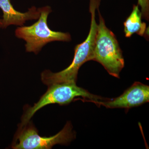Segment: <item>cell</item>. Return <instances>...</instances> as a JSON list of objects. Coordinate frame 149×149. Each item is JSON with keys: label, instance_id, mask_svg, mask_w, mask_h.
Wrapping results in <instances>:
<instances>
[{"label": "cell", "instance_id": "1", "mask_svg": "<svg viewBox=\"0 0 149 149\" xmlns=\"http://www.w3.org/2000/svg\"><path fill=\"white\" fill-rule=\"evenodd\" d=\"M101 0H90L89 11L91 14V27L88 37L74 48V56L71 64L60 72L54 73L49 70L43 71L41 80L44 84L50 85L56 83L74 82L77 81L78 70L85 62L93 61L97 24L96 20V11L99 8Z\"/></svg>", "mask_w": 149, "mask_h": 149}, {"label": "cell", "instance_id": "2", "mask_svg": "<svg viewBox=\"0 0 149 149\" xmlns=\"http://www.w3.org/2000/svg\"><path fill=\"white\" fill-rule=\"evenodd\" d=\"M99 22L94 51L93 61L99 62L110 75L119 78L125 62L115 35L108 28L99 9Z\"/></svg>", "mask_w": 149, "mask_h": 149}, {"label": "cell", "instance_id": "3", "mask_svg": "<svg viewBox=\"0 0 149 149\" xmlns=\"http://www.w3.org/2000/svg\"><path fill=\"white\" fill-rule=\"evenodd\" d=\"M40 15L38 21L29 26L17 27L15 31L17 38L26 42L25 47L27 52L39 53L45 45L54 41L70 42L71 35L68 33L51 30L47 23L49 14L52 12L49 6L40 8Z\"/></svg>", "mask_w": 149, "mask_h": 149}, {"label": "cell", "instance_id": "4", "mask_svg": "<svg viewBox=\"0 0 149 149\" xmlns=\"http://www.w3.org/2000/svg\"><path fill=\"white\" fill-rule=\"evenodd\" d=\"M49 86L47 91L39 101L33 107L28 109L23 115L21 127L27 125L36 112L47 105L53 104H66L72 102L75 97L79 96L90 99L94 103L103 99L78 87L76 83L74 82L56 83Z\"/></svg>", "mask_w": 149, "mask_h": 149}, {"label": "cell", "instance_id": "5", "mask_svg": "<svg viewBox=\"0 0 149 149\" xmlns=\"http://www.w3.org/2000/svg\"><path fill=\"white\" fill-rule=\"evenodd\" d=\"M18 143L13 145L15 149H49L56 144H65L74 138L71 124L68 122L63 129L55 136L42 137L35 128L25 127L18 135Z\"/></svg>", "mask_w": 149, "mask_h": 149}, {"label": "cell", "instance_id": "6", "mask_svg": "<svg viewBox=\"0 0 149 149\" xmlns=\"http://www.w3.org/2000/svg\"><path fill=\"white\" fill-rule=\"evenodd\" d=\"M149 101V87L139 82H135L122 95L108 101L97 102V104L108 108L129 109L139 106Z\"/></svg>", "mask_w": 149, "mask_h": 149}, {"label": "cell", "instance_id": "7", "mask_svg": "<svg viewBox=\"0 0 149 149\" xmlns=\"http://www.w3.org/2000/svg\"><path fill=\"white\" fill-rule=\"evenodd\" d=\"M0 8L3 13V28L10 25L22 26L26 21L38 19L40 15V8L34 6L24 13L15 10L10 0H0Z\"/></svg>", "mask_w": 149, "mask_h": 149}, {"label": "cell", "instance_id": "8", "mask_svg": "<svg viewBox=\"0 0 149 149\" xmlns=\"http://www.w3.org/2000/svg\"><path fill=\"white\" fill-rule=\"evenodd\" d=\"M142 17L139 5H133L132 12L123 23L125 37L130 38L134 33L141 36L145 35L146 24L142 22Z\"/></svg>", "mask_w": 149, "mask_h": 149}, {"label": "cell", "instance_id": "9", "mask_svg": "<svg viewBox=\"0 0 149 149\" xmlns=\"http://www.w3.org/2000/svg\"><path fill=\"white\" fill-rule=\"evenodd\" d=\"M138 4L141 8L142 17L148 21L149 19V0H138Z\"/></svg>", "mask_w": 149, "mask_h": 149}, {"label": "cell", "instance_id": "10", "mask_svg": "<svg viewBox=\"0 0 149 149\" xmlns=\"http://www.w3.org/2000/svg\"><path fill=\"white\" fill-rule=\"evenodd\" d=\"M0 28H3L2 19H0Z\"/></svg>", "mask_w": 149, "mask_h": 149}]
</instances>
